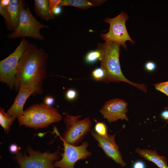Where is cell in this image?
<instances>
[{
  "mask_svg": "<svg viewBox=\"0 0 168 168\" xmlns=\"http://www.w3.org/2000/svg\"><path fill=\"white\" fill-rule=\"evenodd\" d=\"M30 43L25 38H22L14 52L0 61V81L11 89L19 91L16 77V68L21 57Z\"/></svg>",
  "mask_w": 168,
  "mask_h": 168,
  "instance_id": "obj_5",
  "label": "cell"
},
{
  "mask_svg": "<svg viewBox=\"0 0 168 168\" xmlns=\"http://www.w3.org/2000/svg\"><path fill=\"white\" fill-rule=\"evenodd\" d=\"M162 118L166 120H168V110H166L162 111L161 114Z\"/></svg>",
  "mask_w": 168,
  "mask_h": 168,
  "instance_id": "obj_29",
  "label": "cell"
},
{
  "mask_svg": "<svg viewBox=\"0 0 168 168\" xmlns=\"http://www.w3.org/2000/svg\"><path fill=\"white\" fill-rule=\"evenodd\" d=\"M91 75L96 81L104 82L105 74L104 70L101 67L94 69L91 72Z\"/></svg>",
  "mask_w": 168,
  "mask_h": 168,
  "instance_id": "obj_19",
  "label": "cell"
},
{
  "mask_svg": "<svg viewBox=\"0 0 168 168\" xmlns=\"http://www.w3.org/2000/svg\"><path fill=\"white\" fill-rule=\"evenodd\" d=\"M61 11L62 9L61 7L58 6L54 9L53 12V14L55 15H58L61 13Z\"/></svg>",
  "mask_w": 168,
  "mask_h": 168,
  "instance_id": "obj_30",
  "label": "cell"
},
{
  "mask_svg": "<svg viewBox=\"0 0 168 168\" xmlns=\"http://www.w3.org/2000/svg\"><path fill=\"white\" fill-rule=\"evenodd\" d=\"M13 122L12 119L9 117L5 112L4 109H0V124L4 128L5 132L8 133L10 130V127Z\"/></svg>",
  "mask_w": 168,
  "mask_h": 168,
  "instance_id": "obj_17",
  "label": "cell"
},
{
  "mask_svg": "<svg viewBox=\"0 0 168 168\" xmlns=\"http://www.w3.org/2000/svg\"><path fill=\"white\" fill-rule=\"evenodd\" d=\"M54 131L63 141L64 147V152L61 154L62 159L53 163L55 167L74 168L75 163L78 161L85 159L91 155V152L87 150L89 145L88 142H84L79 146H74L62 138L56 127L54 128Z\"/></svg>",
  "mask_w": 168,
  "mask_h": 168,
  "instance_id": "obj_9",
  "label": "cell"
},
{
  "mask_svg": "<svg viewBox=\"0 0 168 168\" xmlns=\"http://www.w3.org/2000/svg\"><path fill=\"white\" fill-rule=\"evenodd\" d=\"M32 94L31 91L28 88H20L13 103L6 112L8 116L12 119L13 122L23 113V107L25 102Z\"/></svg>",
  "mask_w": 168,
  "mask_h": 168,
  "instance_id": "obj_12",
  "label": "cell"
},
{
  "mask_svg": "<svg viewBox=\"0 0 168 168\" xmlns=\"http://www.w3.org/2000/svg\"><path fill=\"white\" fill-rule=\"evenodd\" d=\"M54 99L50 96H47L44 99V102L45 105L51 106L54 103Z\"/></svg>",
  "mask_w": 168,
  "mask_h": 168,
  "instance_id": "obj_27",
  "label": "cell"
},
{
  "mask_svg": "<svg viewBox=\"0 0 168 168\" xmlns=\"http://www.w3.org/2000/svg\"><path fill=\"white\" fill-rule=\"evenodd\" d=\"M77 96V91L74 89H71L68 90L66 93V99L69 100H73L75 99Z\"/></svg>",
  "mask_w": 168,
  "mask_h": 168,
  "instance_id": "obj_23",
  "label": "cell"
},
{
  "mask_svg": "<svg viewBox=\"0 0 168 168\" xmlns=\"http://www.w3.org/2000/svg\"><path fill=\"white\" fill-rule=\"evenodd\" d=\"M0 14L4 18L6 27L8 30L10 25V18L9 12L7 7L3 6L0 4Z\"/></svg>",
  "mask_w": 168,
  "mask_h": 168,
  "instance_id": "obj_21",
  "label": "cell"
},
{
  "mask_svg": "<svg viewBox=\"0 0 168 168\" xmlns=\"http://www.w3.org/2000/svg\"><path fill=\"white\" fill-rule=\"evenodd\" d=\"M135 152L145 160L153 162L159 168H168L166 157L159 155L156 150L137 148Z\"/></svg>",
  "mask_w": 168,
  "mask_h": 168,
  "instance_id": "obj_14",
  "label": "cell"
},
{
  "mask_svg": "<svg viewBox=\"0 0 168 168\" xmlns=\"http://www.w3.org/2000/svg\"><path fill=\"white\" fill-rule=\"evenodd\" d=\"M10 0H1L0 1V4L2 6L7 7L9 4Z\"/></svg>",
  "mask_w": 168,
  "mask_h": 168,
  "instance_id": "obj_31",
  "label": "cell"
},
{
  "mask_svg": "<svg viewBox=\"0 0 168 168\" xmlns=\"http://www.w3.org/2000/svg\"><path fill=\"white\" fill-rule=\"evenodd\" d=\"M62 119L57 110L43 103L33 104L17 117L19 126L24 125L35 129L46 127Z\"/></svg>",
  "mask_w": 168,
  "mask_h": 168,
  "instance_id": "obj_3",
  "label": "cell"
},
{
  "mask_svg": "<svg viewBox=\"0 0 168 168\" xmlns=\"http://www.w3.org/2000/svg\"><path fill=\"white\" fill-rule=\"evenodd\" d=\"M145 69L147 71L151 72L154 71L156 67V64L152 61H148L144 65Z\"/></svg>",
  "mask_w": 168,
  "mask_h": 168,
  "instance_id": "obj_25",
  "label": "cell"
},
{
  "mask_svg": "<svg viewBox=\"0 0 168 168\" xmlns=\"http://www.w3.org/2000/svg\"><path fill=\"white\" fill-rule=\"evenodd\" d=\"M26 150L28 156L25 153L22 154L20 150L15 153L14 159L19 165V168H55L53 162L60 159L61 155L58 151L42 153L34 150L30 146Z\"/></svg>",
  "mask_w": 168,
  "mask_h": 168,
  "instance_id": "obj_4",
  "label": "cell"
},
{
  "mask_svg": "<svg viewBox=\"0 0 168 168\" xmlns=\"http://www.w3.org/2000/svg\"><path fill=\"white\" fill-rule=\"evenodd\" d=\"M48 54L42 48L30 43L21 57L16 68V77L18 86L30 90L32 95L42 94L43 82L47 76Z\"/></svg>",
  "mask_w": 168,
  "mask_h": 168,
  "instance_id": "obj_1",
  "label": "cell"
},
{
  "mask_svg": "<svg viewBox=\"0 0 168 168\" xmlns=\"http://www.w3.org/2000/svg\"><path fill=\"white\" fill-rule=\"evenodd\" d=\"M34 2L35 12L38 16L47 21L54 18L49 12V0H34Z\"/></svg>",
  "mask_w": 168,
  "mask_h": 168,
  "instance_id": "obj_15",
  "label": "cell"
},
{
  "mask_svg": "<svg viewBox=\"0 0 168 168\" xmlns=\"http://www.w3.org/2000/svg\"><path fill=\"white\" fill-rule=\"evenodd\" d=\"M101 56L100 51L97 49L88 52L86 56L85 61L87 63H93L99 60H100Z\"/></svg>",
  "mask_w": 168,
  "mask_h": 168,
  "instance_id": "obj_18",
  "label": "cell"
},
{
  "mask_svg": "<svg viewBox=\"0 0 168 168\" xmlns=\"http://www.w3.org/2000/svg\"><path fill=\"white\" fill-rule=\"evenodd\" d=\"M49 28V26L42 24L36 19L26 3L21 13L17 27L13 32L7 35V37L9 39L28 37L42 41L45 38L40 33V30Z\"/></svg>",
  "mask_w": 168,
  "mask_h": 168,
  "instance_id": "obj_6",
  "label": "cell"
},
{
  "mask_svg": "<svg viewBox=\"0 0 168 168\" xmlns=\"http://www.w3.org/2000/svg\"><path fill=\"white\" fill-rule=\"evenodd\" d=\"M120 45L114 41L98 43L97 49L101 53L100 67L104 71L105 79L104 82H123L147 92L146 85L131 82L125 77L122 72L119 63Z\"/></svg>",
  "mask_w": 168,
  "mask_h": 168,
  "instance_id": "obj_2",
  "label": "cell"
},
{
  "mask_svg": "<svg viewBox=\"0 0 168 168\" xmlns=\"http://www.w3.org/2000/svg\"><path fill=\"white\" fill-rule=\"evenodd\" d=\"M49 12L51 14H53L54 9L58 6L62 0H49Z\"/></svg>",
  "mask_w": 168,
  "mask_h": 168,
  "instance_id": "obj_24",
  "label": "cell"
},
{
  "mask_svg": "<svg viewBox=\"0 0 168 168\" xmlns=\"http://www.w3.org/2000/svg\"><path fill=\"white\" fill-rule=\"evenodd\" d=\"M93 137L98 142V146L102 149L106 156L120 165L123 167L126 164L123 161L119 146L115 143L114 138L116 134L111 135L107 134L102 136L94 131H91Z\"/></svg>",
  "mask_w": 168,
  "mask_h": 168,
  "instance_id": "obj_11",
  "label": "cell"
},
{
  "mask_svg": "<svg viewBox=\"0 0 168 168\" xmlns=\"http://www.w3.org/2000/svg\"><path fill=\"white\" fill-rule=\"evenodd\" d=\"M94 128L96 133L100 135L105 136L107 134L106 126L103 122L97 123L95 126Z\"/></svg>",
  "mask_w": 168,
  "mask_h": 168,
  "instance_id": "obj_20",
  "label": "cell"
},
{
  "mask_svg": "<svg viewBox=\"0 0 168 168\" xmlns=\"http://www.w3.org/2000/svg\"><path fill=\"white\" fill-rule=\"evenodd\" d=\"M104 0H62L58 6H72L81 9H85L99 6L105 2Z\"/></svg>",
  "mask_w": 168,
  "mask_h": 168,
  "instance_id": "obj_16",
  "label": "cell"
},
{
  "mask_svg": "<svg viewBox=\"0 0 168 168\" xmlns=\"http://www.w3.org/2000/svg\"><path fill=\"white\" fill-rule=\"evenodd\" d=\"M128 105V103L123 100L112 99L105 102L100 112L109 123L116 122L119 119L128 121L126 115Z\"/></svg>",
  "mask_w": 168,
  "mask_h": 168,
  "instance_id": "obj_10",
  "label": "cell"
},
{
  "mask_svg": "<svg viewBox=\"0 0 168 168\" xmlns=\"http://www.w3.org/2000/svg\"><path fill=\"white\" fill-rule=\"evenodd\" d=\"M26 2L23 0H10L7 7L10 18V25L8 30L14 31L19 23L21 13L26 7Z\"/></svg>",
  "mask_w": 168,
  "mask_h": 168,
  "instance_id": "obj_13",
  "label": "cell"
},
{
  "mask_svg": "<svg viewBox=\"0 0 168 168\" xmlns=\"http://www.w3.org/2000/svg\"><path fill=\"white\" fill-rule=\"evenodd\" d=\"M133 168H146L145 163L141 160L135 161L133 164Z\"/></svg>",
  "mask_w": 168,
  "mask_h": 168,
  "instance_id": "obj_26",
  "label": "cell"
},
{
  "mask_svg": "<svg viewBox=\"0 0 168 168\" xmlns=\"http://www.w3.org/2000/svg\"><path fill=\"white\" fill-rule=\"evenodd\" d=\"M128 18V15L125 12L122 11L114 18L105 19L104 21L109 23L110 26L108 33L100 34L102 39L106 42H115L125 49H127L125 43L127 41H130L132 44H135L134 41L130 37L126 26V21Z\"/></svg>",
  "mask_w": 168,
  "mask_h": 168,
  "instance_id": "obj_8",
  "label": "cell"
},
{
  "mask_svg": "<svg viewBox=\"0 0 168 168\" xmlns=\"http://www.w3.org/2000/svg\"><path fill=\"white\" fill-rule=\"evenodd\" d=\"M81 115L73 116L67 112L64 118L66 128L62 138L68 143L77 146L85 137L87 133L91 132L92 123L89 117L78 120Z\"/></svg>",
  "mask_w": 168,
  "mask_h": 168,
  "instance_id": "obj_7",
  "label": "cell"
},
{
  "mask_svg": "<svg viewBox=\"0 0 168 168\" xmlns=\"http://www.w3.org/2000/svg\"><path fill=\"white\" fill-rule=\"evenodd\" d=\"M153 85L156 90L168 96V81L156 83Z\"/></svg>",
  "mask_w": 168,
  "mask_h": 168,
  "instance_id": "obj_22",
  "label": "cell"
},
{
  "mask_svg": "<svg viewBox=\"0 0 168 168\" xmlns=\"http://www.w3.org/2000/svg\"><path fill=\"white\" fill-rule=\"evenodd\" d=\"M10 150L12 152L16 153L18 150V147L16 145L12 144L10 146Z\"/></svg>",
  "mask_w": 168,
  "mask_h": 168,
  "instance_id": "obj_28",
  "label": "cell"
}]
</instances>
